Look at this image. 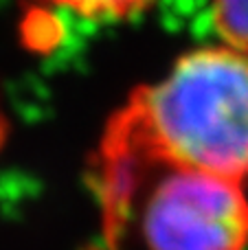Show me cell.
<instances>
[{
	"mask_svg": "<svg viewBox=\"0 0 248 250\" xmlns=\"http://www.w3.org/2000/svg\"><path fill=\"white\" fill-rule=\"evenodd\" d=\"M161 167L248 180V55L228 46L191 51L112 114L99 182L136 193Z\"/></svg>",
	"mask_w": 248,
	"mask_h": 250,
	"instance_id": "6da1fadb",
	"label": "cell"
},
{
	"mask_svg": "<svg viewBox=\"0 0 248 250\" xmlns=\"http://www.w3.org/2000/svg\"><path fill=\"white\" fill-rule=\"evenodd\" d=\"M165 169L143 200L141 235L149 250H244L248 198L240 182L193 169Z\"/></svg>",
	"mask_w": 248,
	"mask_h": 250,
	"instance_id": "7a4b0ae2",
	"label": "cell"
},
{
	"mask_svg": "<svg viewBox=\"0 0 248 250\" xmlns=\"http://www.w3.org/2000/svg\"><path fill=\"white\" fill-rule=\"evenodd\" d=\"M213 20L228 48L248 55V0H213Z\"/></svg>",
	"mask_w": 248,
	"mask_h": 250,
	"instance_id": "3957f363",
	"label": "cell"
},
{
	"mask_svg": "<svg viewBox=\"0 0 248 250\" xmlns=\"http://www.w3.org/2000/svg\"><path fill=\"white\" fill-rule=\"evenodd\" d=\"M86 18H123L143 9L149 0H48Z\"/></svg>",
	"mask_w": 248,
	"mask_h": 250,
	"instance_id": "277c9868",
	"label": "cell"
}]
</instances>
